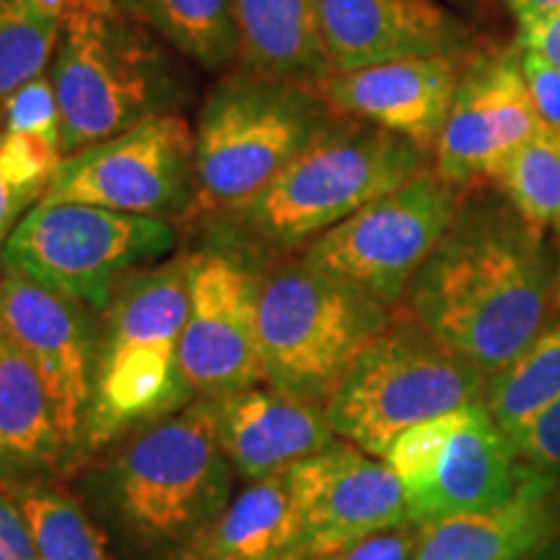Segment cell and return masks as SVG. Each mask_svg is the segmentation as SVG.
Listing matches in <instances>:
<instances>
[{
  "mask_svg": "<svg viewBox=\"0 0 560 560\" xmlns=\"http://www.w3.org/2000/svg\"><path fill=\"white\" fill-rule=\"evenodd\" d=\"M560 306V265L511 202L462 198L397 310L488 376L506 369Z\"/></svg>",
  "mask_w": 560,
  "mask_h": 560,
  "instance_id": "6da1fadb",
  "label": "cell"
},
{
  "mask_svg": "<svg viewBox=\"0 0 560 560\" xmlns=\"http://www.w3.org/2000/svg\"><path fill=\"white\" fill-rule=\"evenodd\" d=\"M73 493L115 560H187L234 499V467L198 397L125 433L73 472Z\"/></svg>",
  "mask_w": 560,
  "mask_h": 560,
  "instance_id": "7a4b0ae2",
  "label": "cell"
},
{
  "mask_svg": "<svg viewBox=\"0 0 560 560\" xmlns=\"http://www.w3.org/2000/svg\"><path fill=\"white\" fill-rule=\"evenodd\" d=\"M429 156L376 125L332 117L247 208L213 226L215 249L252 265L293 255L423 172Z\"/></svg>",
  "mask_w": 560,
  "mask_h": 560,
  "instance_id": "3957f363",
  "label": "cell"
},
{
  "mask_svg": "<svg viewBox=\"0 0 560 560\" xmlns=\"http://www.w3.org/2000/svg\"><path fill=\"white\" fill-rule=\"evenodd\" d=\"M187 299L190 255L140 268L117 283L100 314L86 459L195 400L179 371Z\"/></svg>",
  "mask_w": 560,
  "mask_h": 560,
  "instance_id": "277c9868",
  "label": "cell"
},
{
  "mask_svg": "<svg viewBox=\"0 0 560 560\" xmlns=\"http://www.w3.org/2000/svg\"><path fill=\"white\" fill-rule=\"evenodd\" d=\"M332 117L306 83L247 68L215 83L195 128V200L185 221L219 226L240 213Z\"/></svg>",
  "mask_w": 560,
  "mask_h": 560,
  "instance_id": "5b68a950",
  "label": "cell"
},
{
  "mask_svg": "<svg viewBox=\"0 0 560 560\" xmlns=\"http://www.w3.org/2000/svg\"><path fill=\"white\" fill-rule=\"evenodd\" d=\"M257 270L265 384L327 405L350 363L389 325L395 310L301 255L278 257Z\"/></svg>",
  "mask_w": 560,
  "mask_h": 560,
  "instance_id": "8992f818",
  "label": "cell"
},
{
  "mask_svg": "<svg viewBox=\"0 0 560 560\" xmlns=\"http://www.w3.org/2000/svg\"><path fill=\"white\" fill-rule=\"evenodd\" d=\"M488 382L486 371L395 310L325 408L335 436L384 459L410 425L482 402Z\"/></svg>",
  "mask_w": 560,
  "mask_h": 560,
  "instance_id": "52a82bcc",
  "label": "cell"
},
{
  "mask_svg": "<svg viewBox=\"0 0 560 560\" xmlns=\"http://www.w3.org/2000/svg\"><path fill=\"white\" fill-rule=\"evenodd\" d=\"M50 79L62 159L172 112L177 91L156 42L117 9L62 24Z\"/></svg>",
  "mask_w": 560,
  "mask_h": 560,
  "instance_id": "ba28073f",
  "label": "cell"
},
{
  "mask_svg": "<svg viewBox=\"0 0 560 560\" xmlns=\"http://www.w3.org/2000/svg\"><path fill=\"white\" fill-rule=\"evenodd\" d=\"M177 242L174 221L39 200L13 226L0 262L102 314L125 276L170 260Z\"/></svg>",
  "mask_w": 560,
  "mask_h": 560,
  "instance_id": "9c48e42d",
  "label": "cell"
},
{
  "mask_svg": "<svg viewBox=\"0 0 560 560\" xmlns=\"http://www.w3.org/2000/svg\"><path fill=\"white\" fill-rule=\"evenodd\" d=\"M462 190L425 166L299 252L314 268L330 272L397 310L408 285L457 219Z\"/></svg>",
  "mask_w": 560,
  "mask_h": 560,
  "instance_id": "30bf717a",
  "label": "cell"
},
{
  "mask_svg": "<svg viewBox=\"0 0 560 560\" xmlns=\"http://www.w3.org/2000/svg\"><path fill=\"white\" fill-rule=\"evenodd\" d=\"M42 200L185 221L195 200V132L177 112L153 115L62 159Z\"/></svg>",
  "mask_w": 560,
  "mask_h": 560,
  "instance_id": "8fae6325",
  "label": "cell"
},
{
  "mask_svg": "<svg viewBox=\"0 0 560 560\" xmlns=\"http://www.w3.org/2000/svg\"><path fill=\"white\" fill-rule=\"evenodd\" d=\"M96 317L73 299L0 262V335L37 369L73 472L86 459L100 340Z\"/></svg>",
  "mask_w": 560,
  "mask_h": 560,
  "instance_id": "7c38bea8",
  "label": "cell"
},
{
  "mask_svg": "<svg viewBox=\"0 0 560 560\" xmlns=\"http://www.w3.org/2000/svg\"><path fill=\"white\" fill-rule=\"evenodd\" d=\"M257 301V265L215 247L190 252L179 371L195 400L265 384Z\"/></svg>",
  "mask_w": 560,
  "mask_h": 560,
  "instance_id": "4fadbf2b",
  "label": "cell"
},
{
  "mask_svg": "<svg viewBox=\"0 0 560 560\" xmlns=\"http://www.w3.org/2000/svg\"><path fill=\"white\" fill-rule=\"evenodd\" d=\"M542 128L516 50L467 62L450 117L433 145V170L465 192L499 177L503 164Z\"/></svg>",
  "mask_w": 560,
  "mask_h": 560,
  "instance_id": "5bb4252c",
  "label": "cell"
},
{
  "mask_svg": "<svg viewBox=\"0 0 560 560\" xmlns=\"http://www.w3.org/2000/svg\"><path fill=\"white\" fill-rule=\"evenodd\" d=\"M310 560L376 532L416 524L402 480L387 462L338 439L291 467Z\"/></svg>",
  "mask_w": 560,
  "mask_h": 560,
  "instance_id": "9a60e30c",
  "label": "cell"
},
{
  "mask_svg": "<svg viewBox=\"0 0 560 560\" xmlns=\"http://www.w3.org/2000/svg\"><path fill=\"white\" fill-rule=\"evenodd\" d=\"M462 60L465 55H425L335 70L319 94L335 117L371 122L433 153L465 70Z\"/></svg>",
  "mask_w": 560,
  "mask_h": 560,
  "instance_id": "2e32d148",
  "label": "cell"
},
{
  "mask_svg": "<svg viewBox=\"0 0 560 560\" xmlns=\"http://www.w3.org/2000/svg\"><path fill=\"white\" fill-rule=\"evenodd\" d=\"M208 400L223 452L244 486L291 470L338 441L325 402L285 395L270 384Z\"/></svg>",
  "mask_w": 560,
  "mask_h": 560,
  "instance_id": "e0dca14e",
  "label": "cell"
},
{
  "mask_svg": "<svg viewBox=\"0 0 560 560\" xmlns=\"http://www.w3.org/2000/svg\"><path fill=\"white\" fill-rule=\"evenodd\" d=\"M317 11L332 73L470 47L467 26L439 0H317Z\"/></svg>",
  "mask_w": 560,
  "mask_h": 560,
  "instance_id": "ac0fdd59",
  "label": "cell"
},
{
  "mask_svg": "<svg viewBox=\"0 0 560 560\" xmlns=\"http://www.w3.org/2000/svg\"><path fill=\"white\" fill-rule=\"evenodd\" d=\"M522 475L514 441L482 402L459 408L457 425L416 482L405 488L416 524L480 511L506 499Z\"/></svg>",
  "mask_w": 560,
  "mask_h": 560,
  "instance_id": "d6986e66",
  "label": "cell"
},
{
  "mask_svg": "<svg viewBox=\"0 0 560 560\" xmlns=\"http://www.w3.org/2000/svg\"><path fill=\"white\" fill-rule=\"evenodd\" d=\"M418 527L412 560H527L560 537V480L522 462L503 501Z\"/></svg>",
  "mask_w": 560,
  "mask_h": 560,
  "instance_id": "ffe728a7",
  "label": "cell"
},
{
  "mask_svg": "<svg viewBox=\"0 0 560 560\" xmlns=\"http://www.w3.org/2000/svg\"><path fill=\"white\" fill-rule=\"evenodd\" d=\"M66 450L37 369L0 335V478L13 486L70 480Z\"/></svg>",
  "mask_w": 560,
  "mask_h": 560,
  "instance_id": "44dd1931",
  "label": "cell"
},
{
  "mask_svg": "<svg viewBox=\"0 0 560 560\" xmlns=\"http://www.w3.org/2000/svg\"><path fill=\"white\" fill-rule=\"evenodd\" d=\"M187 560H310L291 470L247 482Z\"/></svg>",
  "mask_w": 560,
  "mask_h": 560,
  "instance_id": "7402d4cb",
  "label": "cell"
},
{
  "mask_svg": "<svg viewBox=\"0 0 560 560\" xmlns=\"http://www.w3.org/2000/svg\"><path fill=\"white\" fill-rule=\"evenodd\" d=\"M240 58L252 73L317 86L332 73L317 0H231Z\"/></svg>",
  "mask_w": 560,
  "mask_h": 560,
  "instance_id": "603a6c76",
  "label": "cell"
},
{
  "mask_svg": "<svg viewBox=\"0 0 560 560\" xmlns=\"http://www.w3.org/2000/svg\"><path fill=\"white\" fill-rule=\"evenodd\" d=\"M558 400L560 319L545 327L506 369L490 376L482 405L511 439Z\"/></svg>",
  "mask_w": 560,
  "mask_h": 560,
  "instance_id": "cb8c5ba5",
  "label": "cell"
},
{
  "mask_svg": "<svg viewBox=\"0 0 560 560\" xmlns=\"http://www.w3.org/2000/svg\"><path fill=\"white\" fill-rule=\"evenodd\" d=\"M16 490L42 560H115L100 527L66 480L26 482Z\"/></svg>",
  "mask_w": 560,
  "mask_h": 560,
  "instance_id": "d4e9b609",
  "label": "cell"
},
{
  "mask_svg": "<svg viewBox=\"0 0 560 560\" xmlns=\"http://www.w3.org/2000/svg\"><path fill=\"white\" fill-rule=\"evenodd\" d=\"M138 9L200 68L221 70L240 55L231 0H138Z\"/></svg>",
  "mask_w": 560,
  "mask_h": 560,
  "instance_id": "484cf974",
  "label": "cell"
},
{
  "mask_svg": "<svg viewBox=\"0 0 560 560\" xmlns=\"http://www.w3.org/2000/svg\"><path fill=\"white\" fill-rule=\"evenodd\" d=\"M495 185L532 229L560 226V128L542 125L503 164Z\"/></svg>",
  "mask_w": 560,
  "mask_h": 560,
  "instance_id": "4316f807",
  "label": "cell"
},
{
  "mask_svg": "<svg viewBox=\"0 0 560 560\" xmlns=\"http://www.w3.org/2000/svg\"><path fill=\"white\" fill-rule=\"evenodd\" d=\"M62 24L32 0H0V112L26 83L45 73Z\"/></svg>",
  "mask_w": 560,
  "mask_h": 560,
  "instance_id": "83f0119b",
  "label": "cell"
},
{
  "mask_svg": "<svg viewBox=\"0 0 560 560\" xmlns=\"http://www.w3.org/2000/svg\"><path fill=\"white\" fill-rule=\"evenodd\" d=\"M62 161L60 145L0 128V240L42 200Z\"/></svg>",
  "mask_w": 560,
  "mask_h": 560,
  "instance_id": "f1b7e54d",
  "label": "cell"
},
{
  "mask_svg": "<svg viewBox=\"0 0 560 560\" xmlns=\"http://www.w3.org/2000/svg\"><path fill=\"white\" fill-rule=\"evenodd\" d=\"M0 125L3 130L32 132L60 145V109L50 75L42 73L21 86L0 112Z\"/></svg>",
  "mask_w": 560,
  "mask_h": 560,
  "instance_id": "f546056e",
  "label": "cell"
},
{
  "mask_svg": "<svg viewBox=\"0 0 560 560\" xmlns=\"http://www.w3.org/2000/svg\"><path fill=\"white\" fill-rule=\"evenodd\" d=\"M524 465L560 480V400L511 436Z\"/></svg>",
  "mask_w": 560,
  "mask_h": 560,
  "instance_id": "4dcf8cb0",
  "label": "cell"
},
{
  "mask_svg": "<svg viewBox=\"0 0 560 560\" xmlns=\"http://www.w3.org/2000/svg\"><path fill=\"white\" fill-rule=\"evenodd\" d=\"M418 537V524H402V527L384 529L376 532V535L361 537V540L340 545V548L322 552L312 560H412Z\"/></svg>",
  "mask_w": 560,
  "mask_h": 560,
  "instance_id": "1f68e13d",
  "label": "cell"
},
{
  "mask_svg": "<svg viewBox=\"0 0 560 560\" xmlns=\"http://www.w3.org/2000/svg\"><path fill=\"white\" fill-rule=\"evenodd\" d=\"M0 560H42L19 490L0 478Z\"/></svg>",
  "mask_w": 560,
  "mask_h": 560,
  "instance_id": "d6a6232c",
  "label": "cell"
},
{
  "mask_svg": "<svg viewBox=\"0 0 560 560\" xmlns=\"http://www.w3.org/2000/svg\"><path fill=\"white\" fill-rule=\"evenodd\" d=\"M520 55L524 83H527L537 117L548 128H560V68L524 47H520Z\"/></svg>",
  "mask_w": 560,
  "mask_h": 560,
  "instance_id": "836d02e7",
  "label": "cell"
},
{
  "mask_svg": "<svg viewBox=\"0 0 560 560\" xmlns=\"http://www.w3.org/2000/svg\"><path fill=\"white\" fill-rule=\"evenodd\" d=\"M520 47L542 55L545 60L560 68V9L520 30Z\"/></svg>",
  "mask_w": 560,
  "mask_h": 560,
  "instance_id": "e575fe53",
  "label": "cell"
},
{
  "mask_svg": "<svg viewBox=\"0 0 560 560\" xmlns=\"http://www.w3.org/2000/svg\"><path fill=\"white\" fill-rule=\"evenodd\" d=\"M42 11L50 13L60 24H68L73 19L96 16V13H109L117 9V0H32Z\"/></svg>",
  "mask_w": 560,
  "mask_h": 560,
  "instance_id": "d590c367",
  "label": "cell"
},
{
  "mask_svg": "<svg viewBox=\"0 0 560 560\" xmlns=\"http://www.w3.org/2000/svg\"><path fill=\"white\" fill-rule=\"evenodd\" d=\"M511 16L520 21V30L535 24L545 16H550L552 11L560 9V0H506Z\"/></svg>",
  "mask_w": 560,
  "mask_h": 560,
  "instance_id": "8d00e7d4",
  "label": "cell"
},
{
  "mask_svg": "<svg viewBox=\"0 0 560 560\" xmlns=\"http://www.w3.org/2000/svg\"><path fill=\"white\" fill-rule=\"evenodd\" d=\"M527 560H560V537L550 545H545L542 550H537L535 556H529Z\"/></svg>",
  "mask_w": 560,
  "mask_h": 560,
  "instance_id": "74e56055",
  "label": "cell"
},
{
  "mask_svg": "<svg viewBox=\"0 0 560 560\" xmlns=\"http://www.w3.org/2000/svg\"><path fill=\"white\" fill-rule=\"evenodd\" d=\"M3 244H5V240H0V260H3Z\"/></svg>",
  "mask_w": 560,
  "mask_h": 560,
  "instance_id": "f35d334b",
  "label": "cell"
}]
</instances>
